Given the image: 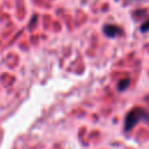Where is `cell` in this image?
Returning <instances> with one entry per match:
<instances>
[{"instance_id": "1", "label": "cell", "mask_w": 149, "mask_h": 149, "mask_svg": "<svg viewBox=\"0 0 149 149\" xmlns=\"http://www.w3.org/2000/svg\"><path fill=\"white\" fill-rule=\"evenodd\" d=\"M149 119V115L148 113L140 108V107H135L133 108L132 111H129L126 115V119H125V129L126 130H132L139 121L141 120H148Z\"/></svg>"}, {"instance_id": "2", "label": "cell", "mask_w": 149, "mask_h": 149, "mask_svg": "<svg viewBox=\"0 0 149 149\" xmlns=\"http://www.w3.org/2000/svg\"><path fill=\"white\" fill-rule=\"evenodd\" d=\"M104 33H105V35H107L109 37H114V36L121 34V29L118 26H114V24H112V26H105L104 27Z\"/></svg>"}, {"instance_id": "3", "label": "cell", "mask_w": 149, "mask_h": 149, "mask_svg": "<svg viewBox=\"0 0 149 149\" xmlns=\"http://www.w3.org/2000/svg\"><path fill=\"white\" fill-rule=\"evenodd\" d=\"M128 85H129V79H123V80L119 81V84H118V88H119L120 91H123V90L127 88Z\"/></svg>"}, {"instance_id": "4", "label": "cell", "mask_w": 149, "mask_h": 149, "mask_svg": "<svg viewBox=\"0 0 149 149\" xmlns=\"http://www.w3.org/2000/svg\"><path fill=\"white\" fill-rule=\"evenodd\" d=\"M140 29H141V31H142V33L147 31V30L149 29V20H148V21H146V22H144V24H142Z\"/></svg>"}]
</instances>
